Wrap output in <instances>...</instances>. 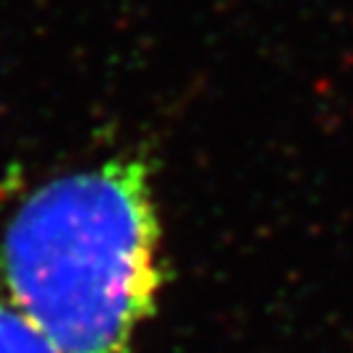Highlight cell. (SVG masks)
Segmentation results:
<instances>
[{"label": "cell", "instance_id": "6da1fadb", "mask_svg": "<svg viewBox=\"0 0 353 353\" xmlns=\"http://www.w3.org/2000/svg\"><path fill=\"white\" fill-rule=\"evenodd\" d=\"M0 272L61 353H128L165 283L147 165L113 157L37 189L6 228Z\"/></svg>", "mask_w": 353, "mask_h": 353}, {"label": "cell", "instance_id": "7a4b0ae2", "mask_svg": "<svg viewBox=\"0 0 353 353\" xmlns=\"http://www.w3.org/2000/svg\"><path fill=\"white\" fill-rule=\"evenodd\" d=\"M0 353H61L8 299H0Z\"/></svg>", "mask_w": 353, "mask_h": 353}]
</instances>
